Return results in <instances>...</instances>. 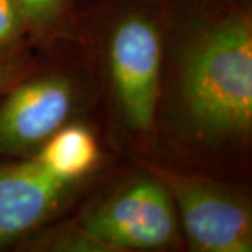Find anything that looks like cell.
Listing matches in <instances>:
<instances>
[{"mask_svg": "<svg viewBox=\"0 0 252 252\" xmlns=\"http://www.w3.org/2000/svg\"><path fill=\"white\" fill-rule=\"evenodd\" d=\"M73 187L48 174L35 160L0 165V247L51 216Z\"/></svg>", "mask_w": 252, "mask_h": 252, "instance_id": "6", "label": "cell"}, {"mask_svg": "<svg viewBox=\"0 0 252 252\" xmlns=\"http://www.w3.org/2000/svg\"><path fill=\"white\" fill-rule=\"evenodd\" d=\"M27 24L44 27L62 14L66 0H16Z\"/></svg>", "mask_w": 252, "mask_h": 252, "instance_id": "9", "label": "cell"}, {"mask_svg": "<svg viewBox=\"0 0 252 252\" xmlns=\"http://www.w3.org/2000/svg\"><path fill=\"white\" fill-rule=\"evenodd\" d=\"M184 97L192 121L210 136H240L252 124V24L228 10L185 55Z\"/></svg>", "mask_w": 252, "mask_h": 252, "instance_id": "1", "label": "cell"}, {"mask_svg": "<svg viewBox=\"0 0 252 252\" xmlns=\"http://www.w3.org/2000/svg\"><path fill=\"white\" fill-rule=\"evenodd\" d=\"M34 160L55 178L76 184L95 165L98 147L87 127L64 126L46 139Z\"/></svg>", "mask_w": 252, "mask_h": 252, "instance_id": "7", "label": "cell"}, {"mask_svg": "<svg viewBox=\"0 0 252 252\" xmlns=\"http://www.w3.org/2000/svg\"><path fill=\"white\" fill-rule=\"evenodd\" d=\"M26 18L16 0H0V55L11 45L26 27Z\"/></svg>", "mask_w": 252, "mask_h": 252, "instance_id": "8", "label": "cell"}, {"mask_svg": "<svg viewBox=\"0 0 252 252\" xmlns=\"http://www.w3.org/2000/svg\"><path fill=\"white\" fill-rule=\"evenodd\" d=\"M161 42L153 20L130 11L114 30L109 64L118 101L127 122L147 130L153 125L158 97Z\"/></svg>", "mask_w": 252, "mask_h": 252, "instance_id": "3", "label": "cell"}, {"mask_svg": "<svg viewBox=\"0 0 252 252\" xmlns=\"http://www.w3.org/2000/svg\"><path fill=\"white\" fill-rule=\"evenodd\" d=\"M83 231L112 250L160 248L175 234L171 199L157 181H133L91 209Z\"/></svg>", "mask_w": 252, "mask_h": 252, "instance_id": "2", "label": "cell"}, {"mask_svg": "<svg viewBox=\"0 0 252 252\" xmlns=\"http://www.w3.org/2000/svg\"><path fill=\"white\" fill-rule=\"evenodd\" d=\"M27 56L20 52L0 55V97L17 84L27 72Z\"/></svg>", "mask_w": 252, "mask_h": 252, "instance_id": "10", "label": "cell"}, {"mask_svg": "<svg viewBox=\"0 0 252 252\" xmlns=\"http://www.w3.org/2000/svg\"><path fill=\"white\" fill-rule=\"evenodd\" d=\"M0 101V156L24 153L62 127L73 107L70 83L58 76L14 84Z\"/></svg>", "mask_w": 252, "mask_h": 252, "instance_id": "5", "label": "cell"}, {"mask_svg": "<svg viewBox=\"0 0 252 252\" xmlns=\"http://www.w3.org/2000/svg\"><path fill=\"white\" fill-rule=\"evenodd\" d=\"M184 227L193 250L202 252H250L251 213L234 196L210 184L170 177Z\"/></svg>", "mask_w": 252, "mask_h": 252, "instance_id": "4", "label": "cell"}]
</instances>
